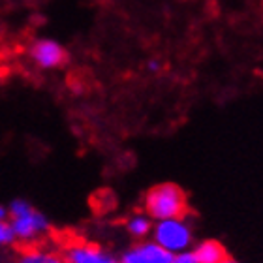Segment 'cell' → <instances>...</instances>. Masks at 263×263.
Returning <instances> with one entry per match:
<instances>
[{"label": "cell", "instance_id": "5b68a950", "mask_svg": "<svg viewBox=\"0 0 263 263\" xmlns=\"http://www.w3.org/2000/svg\"><path fill=\"white\" fill-rule=\"evenodd\" d=\"M28 57L40 70H59L68 62L66 47L53 38H40L28 47Z\"/></svg>", "mask_w": 263, "mask_h": 263}, {"label": "cell", "instance_id": "7a4b0ae2", "mask_svg": "<svg viewBox=\"0 0 263 263\" xmlns=\"http://www.w3.org/2000/svg\"><path fill=\"white\" fill-rule=\"evenodd\" d=\"M143 213L153 222L188 214V196L175 182H160L148 188L143 196Z\"/></svg>", "mask_w": 263, "mask_h": 263}, {"label": "cell", "instance_id": "3957f363", "mask_svg": "<svg viewBox=\"0 0 263 263\" xmlns=\"http://www.w3.org/2000/svg\"><path fill=\"white\" fill-rule=\"evenodd\" d=\"M153 239L158 247H162L165 252L179 254L184 250H192L196 242V230L192 220L186 216H175V218L156 220L151 231Z\"/></svg>", "mask_w": 263, "mask_h": 263}, {"label": "cell", "instance_id": "52a82bcc", "mask_svg": "<svg viewBox=\"0 0 263 263\" xmlns=\"http://www.w3.org/2000/svg\"><path fill=\"white\" fill-rule=\"evenodd\" d=\"M13 263H68L62 250H57L53 247L36 245V247H23V250L17 252Z\"/></svg>", "mask_w": 263, "mask_h": 263}, {"label": "cell", "instance_id": "7c38bea8", "mask_svg": "<svg viewBox=\"0 0 263 263\" xmlns=\"http://www.w3.org/2000/svg\"><path fill=\"white\" fill-rule=\"evenodd\" d=\"M220 263H241V261H239V259H235V258H230V256H226V258L222 259Z\"/></svg>", "mask_w": 263, "mask_h": 263}, {"label": "cell", "instance_id": "4fadbf2b", "mask_svg": "<svg viewBox=\"0 0 263 263\" xmlns=\"http://www.w3.org/2000/svg\"><path fill=\"white\" fill-rule=\"evenodd\" d=\"M4 218H6V207L0 205V220H4Z\"/></svg>", "mask_w": 263, "mask_h": 263}, {"label": "cell", "instance_id": "30bf717a", "mask_svg": "<svg viewBox=\"0 0 263 263\" xmlns=\"http://www.w3.org/2000/svg\"><path fill=\"white\" fill-rule=\"evenodd\" d=\"M15 245V239H13V233H11V228L8 224V220H0V250H6Z\"/></svg>", "mask_w": 263, "mask_h": 263}, {"label": "cell", "instance_id": "8992f818", "mask_svg": "<svg viewBox=\"0 0 263 263\" xmlns=\"http://www.w3.org/2000/svg\"><path fill=\"white\" fill-rule=\"evenodd\" d=\"M121 263H170L171 254L165 252L164 248L148 237L141 241H134L124 252L119 256Z\"/></svg>", "mask_w": 263, "mask_h": 263}, {"label": "cell", "instance_id": "ba28073f", "mask_svg": "<svg viewBox=\"0 0 263 263\" xmlns=\"http://www.w3.org/2000/svg\"><path fill=\"white\" fill-rule=\"evenodd\" d=\"M192 252L197 263H220L228 256L226 247L216 239H203V241L194 242Z\"/></svg>", "mask_w": 263, "mask_h": 263}, {"label": "cell", "instance_id": "9c48e42d", "mask_svg": "<svg viewBox=\"0 0 263 263\" xmlns=\"http://www.w3.org/2000/svg\"><path fill=\"white\" fill-rule=\"evenodd\" d=\"M153 218L143 211H136L132 213L126 220H124V230H126L128 237L132 241H141V239H148L151 231H153Z\"/></svg>", "mask_w": 263, "mask_h": 263}, {"label": "cell", "instance_id": "277c9868", "mask_svg": "<svg viewBox=\"0 0 263 263\" xmlns=\"http://www.w3.org/2000/svg\"><path fill=\"white\" fill-rule=\"evenodd\" d=\"M62 254L68 263H121V258L107 247L85 239H71L66 242Z\"/></svg>", "mask_w": 263, "mask_h": 263}, {"label": "cell", "instance_id": "6da1fadb", "mask_svg": "<svg viewBox=\"0 0 263 263\" xmlns=\"http://www.w3.org/2000/svg\"><path fill=\"white\" fill-rule=\"evenodd\" d=\"M6 220L10 224L15 242L21 247L44 245L53 231L49 218L23 197L13 199L6 207Z\"/></svg>", "mask_w": 263, "mask_h": 263}, {"label": "cell", "instance_id": "8fae6325", "mask_svg": "<svg viewBox=\"0 0 263 263\" xmlns=\"http://www.w3.org/2000/svg\"><path fill=\"white\" fill-rule=\"evenodd\" d=\"M170 263H197V259L192 250H184V252L179 254H171Z\"/></svg>", "mask_w": 263, "mask_h": 263}]
</instances>
